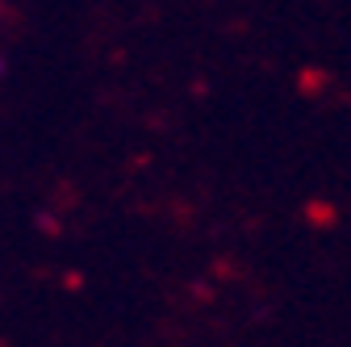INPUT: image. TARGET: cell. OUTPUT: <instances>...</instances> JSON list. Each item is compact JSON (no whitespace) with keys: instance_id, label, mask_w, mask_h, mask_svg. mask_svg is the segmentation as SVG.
<instances>
[{"instance_id":"cell-1","label":"cell","mask_w":351,"mask_h":347,"mask_svg":"<svg viewBox=\"0 0 351 347\" xmlns=\"http://www.w3.org/2000/svg\"><path fill=\"white\" fill-rule=\"evenodd\" d=\"M0 13H5V0H0Z\"/></svg>"}]
</instances>
